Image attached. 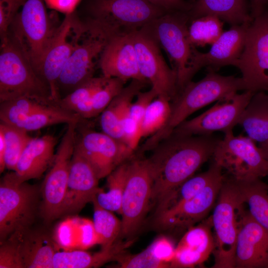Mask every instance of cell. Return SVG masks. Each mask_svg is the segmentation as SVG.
Listing matches in <instances>:
<instances>
[{
    "label": "cell",
    "instance_id": "obj_1",
    "mask_svg": "<svg viewBox=\"0 0 268 268\" xmlns=\"http://www.w3.org/2000/svg\"><path fill=\"white\" fill-rule=\"evenodd\" d=\"M210 135L172 133L146 158L152 178L151 202L156 207L210 159L221 140Z\"/></svg>",
    "mask_w": 268,
    "mask_h": 268
},
{
    "label": "cell",
    "instance_id": "obj_2",
    "mask_svg": "<svg viewBox=\"0 0 268 268\" xmlns=\"http://www.w3.org/2000/svg\"><path fill=\"white\" fill-rule=\"evenodd\" d=\"M246 90L242 78L225 76L208 69L201 79L189 82L171 101V113L166 125L150 136L144 145L148 149L171 134L174 130L194 112L229 95Z\"/></svg>",
    "mask_w": 268,
    "mask_h": 268
},
{
    "label": "cell",
    "instance_id": "obj_3",
    "mask_svg": "<svg viewBox=\"0 0 268 268\" xmlns=\"http://www.w3.org/2000/svg\"><path fill=\"white\" fill-rule=\"evenodd\" d=\"M190 22L188 12H170L142 28L167 53L177 74L178 93L201 69L200 52L192 44L189 37Z\"/></svg>",
    "mask_w": 268,
    "mask_h": 268
},
{
    "label": "cell",
    "instance_id": "obj_4",
    "mask_svg": "<svg viewBox=\"0 0 268 268\" xmlns=\"http://www.w3.org/2000/svg\"><path fill=\"white\" fill-rule=\"evenodd\" d=\"M167 12L146 0H90L81 20L109 39L132 34Z\"/></svg>",
    "mask_w": 268,
    "mask_h": 268
},
{
    "label": "cell",
    "instance_id": "obj_5",
    "mask_svg": "<svg viewBox=\"0 0 268 268\" xmlns=\"http://www.w3.org/2000/svg\"><path fill=\"white\" fill-rule=\"evenodd\" d=\"M20 97L57 105L47 84L35 71L19 44L8 33L0 44V102Z\"/></svg>",
    "mask_w": 268,
    "mask_h": 268
},
{
    "label": "cell",
    "instance_id": "obj_6",
    "mask_svg": "<svg viewBox=\"0 0 268 268\" xmlns=\"http://www.w3.org/2000/svg\"><path fill=\"white\" fill-rule=\"evenodd\" d=\"M211 215L215 238L214 268H235L236 242L245 204L237 182L225 175Z\"/></svg>",
    "mask_w": 268,
    "mask_h": 268
},
{
    "label": "cell",
    "instance_id": "obj_7",
    "mask_svg": "<svg viewBox=\"0 0 268 268\" xmlns=\"http://www.w3.org/2000/svg\"><path fill=\"white\" fill-rule=\"evenodd\" d=\"M45 5L44 0H24L8 31L37 73L45 52L61 23L54 22Z\"/></svg>",
    "mask_w": 268,
    "mask_h": 268
},
{
    "label": "cell",
    "instance_id": "obj_8",
    "mask_svg": "<svg viewBox=\"0 0 268 268\" xmlns=\"http://www.w3.org/2000/svg\"><path fill=\"white\" fill-rule=\"evenodd\" d=\"M8 173L0 183V242L13 234L29 229L37 208V188Z\"/></svg>",
    "mask_w": 268,
    "mask_h": 268
},
{
    "label": "cell",
    "instance_id": "obj_9",
    "mask_svg": "<svg viewBox=\"0 0 268 268\" xmlns=\"http://www.w3.org/2000/svg\"><path fill=\"white\" fill-rule=\"evenodd\" d=\"M211 158L227 174L238 181H249L267 177L268 161L263 151L249 137L224 133Z\"/></svg>",
    "mask_w": 268,
    "mask_h": 268
},
{
    "label": "cell",
    "instance_id": "obj_10",
    "mask_svg": "<svg viewBox=\"0 0 268 268\" xmlns=\"http://www.w3.org/2000/svg\"><path fill=\"white\" fill-rule=\"evenodd\" d=\"M79 123L73 122L67 124V130L55 153L52 167L42 184L41 213L46 222H51L60 217Z\"/></svg>",
    "mask_w": 268,
    "mask_h": 268
},
{
    "label": "cell",
    "instance_id": "obj_11",
    "mask_svg": "<svg viewBox=\"0 0 268 268\" xmlns=\"http://www.w3.org/2000/svg\"><path fill=\"white\" fill-rule=\"evenodd\" d=\"M152 185L147 159L130 160L122 202L120 236H131L140 227L151 202Z\"/></svg>",
    "mask_w": 268,
    "mask_h": 268
},
{
    "label": "cell",
    "instance_id": "obj_12",
    "mask_svg": "<svg viewBox=\"0 0 268 268\" xmlns=\"http://www.w3.org/2000/svg\"><path fill=\"white\" fill-rule=\"evenodd\" d=\"M108 40L83 21L74 49L58 80L60 98L62 92V98L94 76L96 66L98 65Z\"/></svg>",
    "mask_w": 268,
    "mask_h": 268
},
{
    "label": "cell",
    "instance_id": "obj_13",
    "mask_svg": "<svg viewBox=\"0 0 268 268\" xmlns=\"http://www.w3.org/2000/svg\"><path fill=\"white\" fill-rule=\"evenodd\" d=\"M246 90L268 92V12L251 22L237 67Z\"/></svg>",
    "mask_w": 268,
    "mask_h": 268
},
{
    "label": "cell",
    "instance_id": "obj_14",
    "mask_svg": "<svg viewBox=\"0 0 268 268\" xmlns=\"http://www.w3.org/2000/svg\"><path fill=\"white\" fill-rule=\"evenodd\" d=\"M82 22L75 12L65 15L43 56L38 73L48 85L54 102L61 99L59 77L75 45Z\"/></svg>",
    "mask_w": 268,
    "mask_h": 268
},
{
    "label": "cell",
    "instance_id": "obj_15",
    "mask_svg": "<svg viewBox=\"0 0 268 268\" xmlns=\"http://www.w3.org/2000/svg\"><path fill=\"white\" fill-rule=\"evenodd\" d=\"M254 92L245 90L232 93L218 101L206 111L197 117L185 120L173 131L184 135H210L216 132L225 133L238 124L245 108Z\"/></svg>",
    "mask_w": 268,
    "mask_h": 268
},
{
    "label": "cell",
    "instance_id": "obj_16",
    "mask_svg": "<svg viewBox=\"0 0 268 268\" xmlns=\"http://www.w3.org/2000/svg\"><path fill=\"white\" fill-rule=\"evenodd\" d=\"M139 71L158 96L172 101L178 93L175 71L165 62L161 48L143 28L133 33Z\"/></svg>",
    "mask_w": 268,
    "mask_h": 268
},
{
    "label": "cell",
    "instance_id": "obj_17",
    "mask_svg": "<svg viewBox=\"0 0 268 268\" xmlns=\"http://www.w3.org/2000/svg\"><path fill=\"white\" fill-rule=\"evenodd\" d=\"M76 145L94 168L99 179L129 160L134 151L121 140L93 130L84 131Z\"/></svg>",
    "mask_w": 268,
    "mask_h": 268
},
{
    "label": "cell",
    "instance_id": "obj_18",
    "mask_svg": "<svg viewBox=\"0 0 268 268\" xmlns=\"http://www.w3.org/2000/svg\"><path fill=\"white\" fill-rule=\"evenodd\" d=\"M225 175L193 198L155 215V224L163 229H188L202 221L213 207Z\"/></svg>",
    "mask_w": 268,
    "mask_h": 268
},
{
    "label": "cell",
    "instance_id": "obj_19",
    "mask_svg": "<svg viewBox=\"0 0 268 268\" xmlns=\"http://www.w3.org/2000/svg\"><path fill=\"white\" fill-rule=\"evenodd\" d=\"M99 180L94 168L75 143L60 217L77 213L92 202L100 189Z\"/></svg>",
    "mask_w": 268,
    "mask_h": 268
},
{
    "label": "cell",
    "instance_id": "obj_20",
    "mask_svg": "<svg viewBox=\"0 0 268 268\" xmlns=\"http://www.w3.org/2000/svg\"><path fill=\"white\" fill-rule=\"evenodd\" d=\"M235 268H268V229L253 219L247 210L238 234Z\"/></svg>",
    "mask_w": 268,
    "mask_h": 268
},
{
    "label": "cell",
    "instance_id": "obj_21",
    "mask_svg": "<svg viewBox=\"0 0 268 268\" xmlns=\"http://www.w3.org/2000/svg\"><path fill=\"white\" fill-rule=\"evenodd\" d=\"M98 66L102 75L108 78H118L126 82L129 79L146 80L139 71L133 34L109 38Z\"/></svg>",
    "mask_w": 268,
    "mask_h": 268
},
{
    "label": "cell",
    "instance_id": "obj_22",
    "mask_svg": "<svg viewBox=\"0 0 268 268\" xmlns=\"http://www.w3.org/2000/svg\"><path fill=\"white\" fill-rule=\"evenodd\" d=\"M212 228L211 216L189 228L176 247L170 268H194L206 261L214 249Z\"/></svg>",
    "mask_w": 268,
    "mask_h": 268
},
{
    "label": "cell",
    "instance_id": "obj_23",
    "mask_svg": "<svg viewBox=\"0 0 268 268\" xmlns=\"http://www.w3.org/2000/svg\"><path fill=\"white\" fill-rule=\"evenodd\" d=\"M251 22L232 25L223 31L206 53L200 52L199 56L201 69L217 71L222 67H237L245 46L246 37Z\"/></svg>",
    "mask_w": 268,
    "mask_h": 268
},
{
    "label": "cell",
    "instance_id": "obj_24",
    "mask_svg": "<svg viewBox=\"0 0 268 268\" xmlns=\"http://www.w3.org/2000/svg\"><path fill=\"white\" fill-rule=\"evenodd\" d=\"M57 138L52 134L33 137L26 147L14 172L22 181L41 177L52 164L55 155Z\"/></svg>",
    "mask_w": 268,
    "mask_h": 268
},
{
    "label": "cell",
    "instance_id": "obj_25",
    "mask_svg": "<svg viewBox=\"0 0 268 268\" xmlns=\"http://www.w3.org/2000/svg\"><path fill=\"white\" fill-rule=\"evenodd\" d=\"M13 235L18 243L23 268H53L55 247L45 234L31 232L30 229L17 232Z\"/></svg>",
    "mask_w": 268,
    "mask_h": 268
},
{
    "label": "cell",
    "instance_id": "obj_26",
    "mask_svg": "<svg viewBox=\"0 0 268 268\" xmlns=\"http://www.w3.org/2000/svg\"><path fill=\"white\" fill-rule=\"evenodd\" d=\"M238 125L264 153L268 150V93L267 92H254Z\"/></svg>",
    "mask_w": 268,
    "mask_h": 268
},
{
    "label": "cell",
    "instance_id": "obj_27",
    "mask_svg": "<svg viewBox=\"0 0 268 268\" xmlns=\"http://www.w3.org/2000/svg\"><path fill=\"white\" fill-rule=\"evenodd\" d=\"M148 83L146 80L133 79L123 88L100 114V124L103 132L122 141L123 119L128 111L133 99Z\"/></svg>",
    "mask_w": 268,
    "mask_h": 268
},
{
    "label": "cell",
    "instance_id": "obj_28",
    "mask_svg": "<svg viewBox=\"0 0 268 268\" xmlns=\"http://www.w3.org/2000/svg\"><path fill=\"white\" fill-rule=\"evenodd\" d=\"M175 249L171 240L161 236L142 252L134 255L125 254L124 252L117 256L115 261L122 268H170Z\"/></svg>",
    "mask_w": 268,
    "mask_h": 268
},
{
    "label": "cell",
    "instance_id": "obj_29",
    "mask_svg": "<svg viewBox=\"0 0 268 268\" xmlns=\"http://www.w3.org/2000/svg\"><path fill=\"white\" fill-rule=\"evenodd\" d=\"M131 245L129 241H117L111 246L102 248L91 254L84 250L56 252L53 258V268H89L101 266L116 258Z\"/></svg>",
    "mask_w": 268,
    "mask_h": 268
},
{
    "label": "cell",
    "instance_id": "obj_30",
    "mask_svg": "<svg viewBox=\"0 0 268 268\" xmlns=\"http://www.w3.org/2000/svg\"><path fill=\"white\" fill-rule=\"evenodd\" d=\"M188 14L190 20L206 15H215L231 26L253 20L246 0H196Z\"/></svg>",
    "mask_w": 268,
    "mask_h": 268
},
{
    "label": "cell",
    "instance_id": "obj_31",
    "mask_svg": "<svg viewBox=\"0 0 268 268\" xmlns=\"http://www.w3.org/2000/svg\"><path fill=\"white\" fill-rule=\"evenodd\" d=\"M208 169L201 173L193 175L182 183L158 207L155 215L189 200L202 191L208 185L222 176V169L212 158Z\"/></svg>",
    "mask_w": 268,
    "mask_h": 268
},
{
    "label": "cell",
    "instance_id": "obj_32",
    "mask_svg": "<svg viewBox=\"0 0 268 268\" xmlns=\"http://www.w3.org/2000/svg\"><path fill=\"white\" fill-rule=\"evenodd\" d=\"M57 228V242L65 249L77 247L87 249L98 244L93 221L87 219L72 218L63 222Z\"/></svg>",
    "mask_w": 268,
    "mask_h": 268
},
{
    "label": "cell",
    "instance_id": "obj_33",
    "mask_svg": "<svg viewBox=\"0 0 268 268\" xmlns=\"http://www.w3.org/2000/svg\"><path fill=\"white\" fill-rule=\"evenodd\" d=\"M236 181L244 203L248 205L249 214L256 221L268 229V184L261 179Z\"/></svg>",
    "mask_w": 268,
    "mask_h": 268
},
{
    "label": "cell",
    "instance_id": "obj_34",
    "mask_svg": "<svg viewBox=\"0 0 268 268\" xmlns=\"http://www.w3.org/2000/svg\"><path fill=\"white\" fill-rule=\"evenodd\" d=\"M130 160L117 167L107 176V192L101 188L95 200L102 207L121 214L122 202L128 174Z\"/></svg>",
    "mask_w": 268,
    "mask_h": 268
},
{
    "label": "cell",
    "instance_id": "obj_35",
    "mask_svg": "<svg viewBox=\"0 0 268 268\" xmlns=\"http://www.w3.org/2000/svg\"><path fill=\"white\" fill-rule=\"evenodd\" d=\"M78 114L56 105L46 106L34 112L17 127L28 132L39 130L54 125L73 122H81Z\"/></svg>",
    "mask_w": 268,
    "mask_h": 268
},
{
    "label": "cell",
    "instance_id": "obj_36",
    "mask_svg": "<svg viewBox=\"0 0 268 268\" xmlns=\"http://www.w3.org/2000/svg\"><path fill=\"white\" fill-rule=\"evenodd\" d=\"M217 16L206 15L190 20L188 26L190 41L195 47L211 45L223 32V23Z\"/></svg>",
    "mask_w": 268,
    "mask_h": 268
},
{
    "label": "cell",
    "instance_id": "obj_37",
    "mask_svg": "<svg viewBox=\"0 0 268 268\" xmlns=\"http://www.w3.org/2000/svg\"><path fill=\"white\" fill-rule=\"evenodd\" d=\"M92 202L94 207L93 223L99 244L101 245L102 248L109 247L120 236L121 221L112 211L100 206L95 198Z\"/></svg>",
    "mask_w": 268,
    "mask_h": 268
},
{
    "label": "cell",
    "instance_id": "obj_38",
    "mask_svg": "<svg viewBox=\"0 0 268 268\" xmlns=\"http://www.w3.org/2000/svg\"><path fill=\"white\" fill-rule=\"evenodd\" d=\"M0 130L5 143V168L14 171L21 154L33 137L28 132L2 122L0 123Z\"/></svg>",
    "mask_w": 268,
    "mask_h": 268
},
{
    "label": "cell",
    "instance_id": "obj_39",
    "mask_svg": "<svg viewBox=\"0 0 268 268\" xmlns=\"http://www.w3.org/2000/svg\"><path fill=\"white\" fill-rule=\"evenodd\" d=\"M171 113V101L157 96L147 107L141 124V138L151 136L167 123Z\"/></svg>",
    "mask_w": 268,
    "mask_h": 268
},
{
    "label": "cell",
    "instance_id": "obj_40",
    "mask_svg": "<svg viewBox=\"0 0 268 268\" xmlns=\"http://www.w3.org/2000/svg\"><path fill=\"white\" fill-rule=\"evenodd\" d=\"M47 105L36 100L20 97L0 102V122L17 127L26 118Z\"/></svg>",
    "mask_w": 268,
    "mask_h": 268
},
{
    "label": "cell",
    "instance_id": "obj_41",
    "mask_svg": "<svg viewBox=\"0 0 268 268\" xmlns=\"http://www.w3.org/2000/svg\"><path fill=\"white\" fill-rule=\"evenodd\" d=\"M109 78L103 75L89 78L61 98L58 102V106L71 111L77 104L91 100L94 94L107 82Z\"/></svg>",
    "mask_w": 268,
    "mask_h": 268
},
{
    "label": "cell",
    "instance_id": "obj_42",
    "mask_svg": "<svg viewBox=\"0 0 268 268\" xmlns=\"http://www.w3.org/2000/svg\"><path fill=\"white\" fill-rule=\"evenodd\" d=\"M126 81L118 78H110L107 82L93 96L88 105L91 118L101 114L113 99L125 87Z\"/></svg>",
    "mask_w": 268,
    "mask_h": 268
},
{
    "label": "cell",
    "instance_id": "obj_43",
    "mask_svg": "<svg viewBox=\"0 0 268 268\" xmlns=\"http://www.w3.org/2000/svg\"><path fill=\"white\" fill-rule=\"evenodd\" d=\"M0 268H23L18 243L13 236L0 243Z\"/></svg>",
    "mask_w": 268,
    "mask_h": 268
},
{
    "label": "cell",
    "instance_id": "obj_44",
    "mask_svg": "<svg viewBox=\"0 0 268 268\" xmlns=\"http://www.w3.org/2000/svg\"><path fill=\"white\" fill-rule=\"evenodd\" d=\"M157 93L152 88L148 91H140L136 99L132 102L129 110V115L136 121L141 126L143 117L149 104L157 97Z\"/></svg>",
    "mask_w": 268,
    "mask_h": 268
},
{
    "label": "cell",
    "instance_id": "obj_45",
    "mask_svg": "<svg viewBox=\"0 0 268 268\" xmlns=\"http://www.w3.org/2000/svg\"><path fill=\"white\" fill-rule=\"evenodd\" d=\"M150 3L162 8L166 11L189 12L192 8L193 3L185 0H146Z\"/></svg>",
    "mask_w": 268,
    "mask_h": 268
},
{
    "label": "cell",
    "instance_id": "obj_46",
    "mask_svg": "<svg viewBox=\"0 0 268 268\" xmlns=\"http://www.w3.org/2000/svg\"><path fill=\"white\" fill-rule=\"evenodd\" d=\"M82 0H44L46 6L55 11L65 15L75 12V9Z\"/></svg>",
    "mask_w": 268,
    "mask_h": 268
},
{
    "label": "cell",
    "instance_id": "obj_47",
    "mask_svg": "<svg viewBox=\"0 0 268 268\" xmlns=\"http://www.w3.org/2000/svg\"><path fill=\"white\" fill-rule=\"evenodd\" d=\"M24 0H0L2 5L9 16L13 18L23 4Z\"/></svg>",
    "mask_w": 268,
    "mask_h": 268
},
{
    "label": "cell",
    "instance_id": "obj_48",
    "mask_svg": "<svg viewBox=\"0 0 268 268\" xmlns=\"http://www.w3.org/2000/svg\"><path fill=\"white\" fill-rule=\"evenodd\" d=\"M266 3V0H250L251 15L253 19L264 12Z\"/></svg>",
    "mask_w": 268,
    "mask_h": 268
},
{
    "label": "cell",
    "instance_id": "obj_49",
    "mask_svg": "<svg viewBox=\"0 0 268 268\" xmlns=\"http://www.w3.org/2000/svg\"><path fill=\"white\" fill-rule=\"evenodd\" d=\"M5 143L3 134L0 130V172L2 173L5 169Z\"/></svg>",
    "mask_w": 268,
    "mask_h": 268
},
{
    "label": "cell",
    "instance_id": "obj_50",
    "mask_svg": "<svg viewBox=\"0 0 268 268\" xmlns=\"http://www.w3.org/2000/svg\"><path fill=\"white\" fill-rule=\"evenodd\" d=\"M264 154L267 159V160L268 161V150H267L265 153H264ZM268 177V175L267 176Z\"/></svg>",
    "mask_w": 268,
    "mask_h": 268
}]
</instances>
